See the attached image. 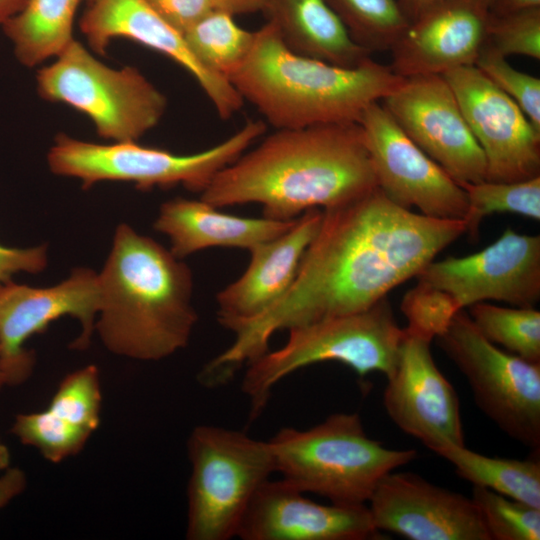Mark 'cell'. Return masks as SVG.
<instances>
[{
    "mask_svg": "<svg viewBox=\"0 0 540 540\" xmlns=\"http://www.w3.org/2000/svg\"><path fill=\"white\" fill-rule=\"evenodd\" d=\"M295 281L270 310L234 333L208 362L230 379L269 350L279 330L366 310L416 276L466 233L461 220H442L393 203L377 187L349 203L322 210Z\"/></svg>",
    "mask_w": 540,
    "mask_h": 540,
    "instance_id": "cell-1",
    "label": "cell"
},
{
    "mask_svg": "<svg viewBox=\"0 0 540 540\" xmlns=\"http://www.w3.org/2000/svg\"><path fill=\"white\" fill-rule=\"evenodd\" d=\"M358 122L277 129L212 179L200 198L211 205L255 203L266 218L294 220L377 188Z\"/></svg>",
    "mask_w": 540,
    "mask_h": 540,
    "instance_id": "cell-2",
    "label": "cell"
},
{
    "mask_svg": "<svg viewBox=\"0 0 540 540\" xmlns=\"http://www.w3.org/2000/svg\"><path fill=\"white\" fill-rule=\"evenodd\" d=\"M99 282L95 330L109 351L158 361L188 345L198 321L193 277L170 249L120 224Z\"/></svg>",
    "mask_w": 540,
    "mask_h": 540,
    "instance_id": "cell-3",
    "label": "cell"
},
{
    "mask_svg": "<svg viewBox=\"0 0 540 540\" xmlns=\"http://www.w3.org/2000/svg\"><path fill=\"white\" fill-rule=\"evenodd\" d=\"M403 77L367 59L341 67L295 53L267 20L252 49L229 77L243 100L276 129L358 122L365 109L393 91Z\"/></svg>",
    "mask_w": 540,
    "mask_h": 540,
    "instance_id": "cell-4",
    "label": "cell"
},
{
    "mask_svg": "<svg viewBox=\"0 0 540 540\" xmlns=\"http://www.w3.org/2000/svg\"><path fill=\"white\" fill-rule=\"evenodd\" d=\"M281 479L331 503H368L379 481L417 457L368 437L357 413H334L306 429L284 427L268 440Z\"/></svg>",
    "mask_w": 540,
    "mask_h": 540,
    "instance_id": "cell-5",
    "label": "cell"
},
{
    "mask_svg": "<svg viewBox=\"0 0 540 540\" xmlns=\"http://www.w3.org/2000/svg\"><path fill=\"white\" fill-rule=\"evenodd\" d=\"M288 332L282 347L247 364L242 391L250 400L253 418L262 412L278 382L309 365L334 361L361 378L375 371L389 378L403 337L387 297L366 310L320 319Z\"/></svg>",
    "mask_w": 540,
    "mask_h": 540,
    "instance_id": "cell-6",
    "label": "cell"
},
{
    "mask_svg": "<svg viewBox=\"0 0 540 540\" xmlns=\"http://www.w3.org/2000/svg\"><path fill=\"white\" fill-rule=\"evenodd\" d=\"M266 131L261 120H250L218 144L193 154L131 142L97 144L58 134L47 160L57 175L78 178L87 189L101 181H123L140 190L182 185L200 194L223 168L239 158Z\"/></svg>",
    "mask_w": 540,
    "mask_h": 540,
    "instance_id": "cell-7",
    "label": "cell"
},
{
    "mask_svg": "<svg viewBox=\"0 0 540 540\" xmlns=\"http://www.w3.org/2000/svg\"><path fill=\"white\" fill-rule=\"evenodd\" d=\"M189 540H228L259 488L276 472L268 440L215 425L196 426L187 441Z\"/></svg>",
    "mask_w": 540,
    "mask_h": 540,
    "instance_id": "cell-8",
    "label": "cell"
},
{
    "mask_svg": "<svg viewBox=\"0 0 540 540\" xmlns=\"http://www.w3.org/2000/svg\"><path fill=\"white\" fill-rule=\"evenodd\" d=\"M36 89L42 99L85 114L113 142L137 141L167 109L165 95L137 68L107 66L76 39L38 69Z\"/></svg>",
    "mask_w": 540,
    "mask_h": 540,
    "instance_id": "cell-9",
    "label": "cell"
},
{
    "mask_svg": "<svg viewBox=\"0 0 540 540\" xmlns=\"http://www.w3.org/2000/svg\"><path fill=\"white\" fill-rule=\"evenodd\" d=\"M465 376L476 404L504 433L540 450V363L487 340L465 309L435 338Z\"/></svg>",
    "mask_w": 540,
    "mask_h": 540,
    "instance_id": "cell-10",
    "label": "cell"
},
{
    "mask_svg": "<svg viewBox=\"0 0 540 540\" xmlns=\"http://www.w3.org/2000/svg\"><path fill=\"white\" fill-rule=\"evenodd\" d=\"M101 305L99 275L88 268L74 269L57 285L35 288L11 280L0 286V368L5 386L23 384L31 375L34 353L24 347L60 317L71 316L81 325L71 347L83 350L95 331Z\"/></svg>",
    "mask_w": 540,
    "mask_h": 540,
    "instance_id": "cell-11",
    "label": "cell"
},
{
    "mask_svg": "<svg viewBox=\"0 0 540 540\" xmlns=\"http://www.w3.org/2000/svg\"><path fill=\"white\" fill-rule=\"evenodd\" d=\"M358 123L377 186L388 199L430 218L464 221V189L404 133L380 101L369 105Z\"/></svg>",
    "mask_w": 540,
    "mask_h": 540,
    "instance_id": "cell-12",
    "label": "cell"
},
{
    "mask_svg": "<svg viewBox=\"0 0 540 540\" xmlns=\"http://www.w3.org/2000/svg\"><path fill=\"white\" fill-rule=\"evenodd\" d=\"M416 278L449 295L459 310L488 300L535 307L540 299V236L507 228L481 251L431 261Z\"/></svg>",
    "mask_w": 540,
    "mask_h": 540,
    "instance_id": "cell-13",
    "label": "cell"
},
{
    "mask_svg": "<svg viewBox=\"0 0 540 540\" xmlns=\"http://www.w3.org/2000/svg\"><path fill=\"white\" fill-rule=\"evenodd\" d=\"M381 104L404 133L458 184L485 180L483 151L442 75L404 78Z\"/></svg>",
    "mask_w": 540,
    "mask_h": 540,
    "instance_id": "cell-14",
    "label": "cell"
},
{
    "mask_svg": "<svg viewBox=\"0 0 540 540\" xmlns=\"http://www.w3.org/2000/svg\"><path fill=\"white\" fill-rule=\"evenodd\" d=\"M454 92L486 161L487 181L540 175V131L519 106L475 65L442 75Z\"/></svg>",
    "mask_w": 540,
    "mask_h": 540,
    "instance_id": "cell-15",
    "label": "cell"
},
{
    "mask_svg": "<svg viewBox=\"0 0 540 540\" xmlns=\"http://www.w3.org/2000/svg\"><path fill=\"white\" fill-rule=\"evenodd\" d=\"M431 342L403 328L397 364L387 378L383 404L399 429L434 451L446 443H465L457 393L438 369Z\"/></svg>",
    "mask_w": 540,
    "mask_h": 540,
    "instance_id": "cell-16",
    "label": "cell"
},
{
    "mask_svg": "<svg viewBox=\"0 0 540 540\" xmlns=\"http://www.w3.org/2000/svg\"><path fill=\"white\" fill-rule=\"evenodd\" d=\"M375 527L410 540H491L470 497L414 473L386 474L369 501Z\"/></svg>",
    "mask_w": 540,
    "mask_h": 540,
    "instance_id": "cell-17",
    "label": "cell"
},
{
    "mask_svg": "<svg viewBox=\"0 0 540 540\" xmlns=\"http://www.w3.org/2000/svg\"><path fill=\"white\" fill-rule=\"evenodd\" d=\"M79 29L89 47L105 55L116 38H126L153 49L183 67L198 83L222 119L243 106L230 81L203 66L181 33L163 20L146 0H83Z\"/></svg>",
    "mask_w": 540,
    "mask_h": 540,
    "instance_id": "cell-18",
    "label": "cell"
},
{
    "mask_svg": "<svg viewBox=\"0 0 540 540\" xmlns=\"http://www.w3.org/2000/svg\"><path fill=\"white\" fill-rule=\"evenodd\" d=\"M366 504H320L283 479H268L256 492L239 526L243 540L376 539Z\"/></svg>",
    "mask_w": 540,
    "mask_h": 540,
    "instance_id": "cell-19",
    "label": "cell"
},
{
    "mask_svg": "<svg viewBox=\"0 0 540 540\" xmlns=\"http://www.w3.org/2000/svg\"><path fill=\"white\" fill-rule=\"evenodd\" d=\"M322 215V209L307 210L284 233L249 250L250 261L243 274L216 295V315L222 327L235 333L285 296Z\"/></svg>",
    "mask_w": 540,
    "mask_h": 540,
    "instance_id": "cell-20",
    "label": "cell"
},
{
    "mask_svg": "<svg viewBox=\"0 0 540 540\" xmlns=\"http://www.w3.org/2000/svg\"><path fill=\"white\" fill-rule=\"evenodd\" d=\"M488 18L489 10L475 0H446L409 23L390 49L389 66L407 78L474 65Z\"/></svg>",
    "mask_w": 540,
    "mask_h": 540,
    "instance_id": "cell-21",
    "label": "cell"
},
{
    "mask_svg": "<svg viewBox=\"0 0 540 540\" xmlns=\"http://www.w3.org/2000/svg\"><path fill=\"white\" fill-rule=\"evenodd\" d=\"M294 220L240 217L202 200L177 197L163 203L154 222L170 240V251L183 259L209 248L251 250L288 230Z\"/></svg>",
    "mask_w": 540,
    "mask_h": 540,
    "instance_id": "cell-22",
    "label": "cell"
},
{
    "mask_svg": "<svg viewBox=\"0 0 540 540\" xmlns=\"http://www.w3.org/2000/svg\"><path fill=\"white\" fill-rule=\"evenodd\" d=\"M264 13L295 53L341 67H356L371 58L326 0H271Z\"/></svg>",
    "mask_w": 540,
    "mask_h": 540,
    "instance_id": "cell-23",
    "label": "cell"
},
{
    "mask_svg": "<svg viewBox=\"0 0 540 540\" xmlns=\"http://www.w3.org/2000/svg\"><path fill=\"white\" fill-rule=\"evenodd\" d=\"M83 0H29L1 26L18 62L32 68L56 57L74 38L73 25Z\"/></svg>",
    "mask_w": 540,
    "mask_h": 540,
    "instance_id": "cell-24",
    "label": "cell"
},
{
    "mask_svg": "<svg viewBox=\"0 0 540 540\" xmlns=\"http://www.w3.org/2000/svg\"><path fill=\"white\" fill-rule=\"evenodd\" d=\"M433 452L451 463L457 475L473 486L540 508L539 461L489 457L451 443Z\"/></svg>",
    "mask_w": 540,
    "mask_h": 540,
    "instance_id": "cell-25",
    "label": "cell"
},
{
    "mask_svg": "<svg viewBox=\"0 0 540 540\" xmlns=\"http://www.w3.org/2000/svg\"><path fill=\"white\" fill-rule=\"evenodd\" d=\"M183 37L203 66L229 79L249 55L255 31L240 27L234 16L212 9L193 24Z\"/></svg>",
    "mask_w": 540,
    "mask_h": 540,
    "instance_id": "cell-26",
    "label": "cell"
},
{
    "mask_svg": "<svg viewBox=\"0 0 540 540\" xmlns=\"http://www.w3.org/2000/svg\"><path fill=\"white\" fill-rule=\"evenodd\" d=\"M490 342L529 362L540 363V312L534 307H504L475 303L467 311Z\"/></svg>",
    "mask_w": 540,
    "mask_h": 540,
    "instance_id": "cell-27",
    "label": "cell"
},
{
    "mask_svg": "<svg viewBox=\"0 0 540 540\" xmlns=\"http://www.w3.org/2000/svg\"><path fill=\"white\" fill-rule=\"evenodd\" d=\"M351 38L370 53L390 50L409 25L398 0H326Z\"/></svg>",
    "mask_w": 540,
    "mask_h": 540,
    "instance_id": "cell-28",
    "label": "cell"
},
{
    "mask_svg": "<svg viewBox=\"0 0 540 540\" xmlns=\"http://www.w3.org/2000/svg\"><path fill=\"white\" fill-rule=\"evenodd\" d=\"M466 192V233L477 239L482 220L494 213H513L540 220V175L521 181L459 184Z\"/></svg>",
    "mask_w": 540,
    "mask_h": 540,
    "instance_id": "cell-29",
    "label": "cell"
},
{
    "mask_svg": "<svg viewBox=\"0 0 540 540\" xmlns=\"http://www.w3.org/2000/svg\"><path fill=\"white\" fill-rule=\"evenodd\" d=\"M11 432L24 445L36 448L48 461L59 463L80 452L91 434L52 413L49 409L21 413Z\"/></svg>",
    "mask_w": 540,
    "mask_h": 540,
    "instance_id": "cell-30",
    "label": "cell"
},
{
    "mask_svg": "<svg viewBox=\"0 0 540 540\" xmlns=\"http://www.w3.org/2000/svg\"><path fill=\"white\" fill-rule=\"evenodd\" d=\"M101 404L99 370L95 365H88L62 379L47 409L92 434L100 424Z\"/></svg>",
    "mask_w": 540,
    "mask_h": 540,
    "instance_id": "cell-31",
    "label": "cell"
},
{
    "mask_svg": "<svg viewBox=\"0 0 540 540\" xmlns=\"http://www.w3.org/2000/svg\"><path fill=\"white\" fill-rule=\"evenodd\" d=\"M491 540H539L540 508L473 486L472 497Z\"/></svg>",
    "mask_w": 540,
    "mask_h": 540,
    "instance_id": "cell-32",
    "label": "cell"
},
{
    "mask_svg": "<svg viewBox=\"0 0 540 540\" xmlns=\"http://www.w3.org/2000/svg\"><path fill=\"white\" fill-rule=\"evenodd\" d=\"M474 65L509 96L540 131V79L513 68L506 57L486 42Z\"/></svg>",
    "mask_w": 540,
    "mask_h": 540,
    "instance_id": "cell-33",
    "label": "cell"
},
{
    "mask_svg": "<svg viewBox=\"0 0 540 540\" xmlns=\"http://www.w3.org/2000/svg\"><path fill=\"white\" fill-rule=\"evenodd\" d=\"M485 42L504 57L540 59V7L506 15L489 13Z\"/></svg>",
    "mask_w": 540,
    "mask_h": 540,
    "instance_id": "cell-34",
    "label": "cell"
},
{
    "mask_svg": "<svg viewBox=\"0 0 540 540\" xmlns=\"http://www.w3.org/2000/svg\"><path fill=\"white\" fill-rule=\"evenodd\" d=\"M401 310L407 319L405 328L430 340L440 335L459 311L449 295L418 281L404 295Z\"/></svg>",
    "mask_w": 540,
    "mask_h": 540,
    "instance_id": "cell-35",
    "label": "cell"
},
{
    "mask_svg": "<svg viewBox=\"0 0 540 540\" xmlns=\"http://www.w3.org/2000/svg\"><path fill=\"white\" fill-rule=\"evenodd\" d=\"M154 11L182 35L213 8L209 0H146Z\"/></svg>",
    "mask_w": 540,
    "mask_h": 540,
    "instance_id": "cell-36",
    "label": "cell"
},
{
    "mask_svg": "<svg viewBox=\"0 0 540 540\" xmlns=\"http://www.w3.org/2000/svg\"><path fill=\"white\" fill-rule=\"evenodd\" d=\"M47 265V248H9L0 245V286L18 272L38 273Z\"/></svg>",
    "mask_w": 540,
    "mask_h": 540,
    "instance_id": "cell-37",
    "label": "cell"
},
{
    "mask_svg": "<svg viewBox=\"0 0 540 540\" xmlns=\"http://www.w3.org/2000/svg\"><path fill=\"white\" fill-rule=\"evenodd\" d=\"M27 485L25 473L15 467H9L0 474V509L20 495Z\"/></svg>",
    "mask_w": 540,
    "mask_h": 540,
    "instance_id": "cell-38",
    "label": "cell"
},
{
    "mask_svg": "<svg viewBox=\"0 0 540 540\" xmlns=\"http://www.w3.org/2000/svg\"><path fill=\"white\" fill-rule=\"evenodd\" d=\"M213 9L232 16L264 12L271 0H209Z\"/></svg>",
    "mask_w": 540,
    "mask_h": 540,
    "instance_id": "cell-39",
    "label": "cell"
},
{
    "mask_svg": "<svg viewBox=\"0 0 540 540\" xmlns=\"http://www.w3.org/2000/svg\"><path fill=\"white\" fill-rule=\"evenodd\" d=\"M539 7L540 0H493L489 13L494 16H501Z\"/></svg>",
    "mask_w": 540,
    "mask_h": 540,
    "instance_id": "cell-40",
    "label": "cell"
},
{
    "mask_svg": "<svg viewBox=\"0 0 540 540\" xmlns=\"http://www.w3.org/2000/svg\"><path fill=\"white\" fill-rule=\"evenodd\" d=\"M444 1L446 0H398L403 13L409 22L414 21L423 13Z\"/></svg>",
    "mask_w": 540,
    "mask_h": 540,
    "instance_id": "cell-41",
    "label": "cell"
},
{
    "mask_svg": "<svg viewBox=\"0 0 540 540\" xmlns=\"http://www.w3.org/2000/svg\"><path fill=\"white\" fill-rule=\"evenodd\" d=\"M29 0H0V26L19 14Z\"/></svg>",
    "mask_w": 540,
    "mask_h": 540,
    "instance_id": "cell-42",
    "label": "cell"
},
{
    "mask_svg": "<svg viewBox=\"0 0 540 540\" xmlns=\"http://www.w3.org/2000/svg\"><path fill=\"white\" fill-rule=\"evenodd\" d=\"M10 467V452L0 440V474Z\"/></svg>",
    "mask_w": 540,
    "mask_h": 540,
    "instance_id": "cell-43",
    "label": "cell"
},
{
    "mask_svg": "<svg viewBox=\"0 0 540 540\" xmlns=\"http://www.w3.org/2000/svg\"><path fill=\"white\" fill-rule=\"evenodd\" d=\"M475 1L488 10L493 2V0H475Z\"/></svg>",
    "mask_w": 540,
    "mask_h": 540,
    "instance_id": "cell-44",
    "label": "cell"
},
{
    "mask_svg": "<svg viewBox=\"0 0 540 540\" xmlns=\"http://www.w3.org/2000/svg\"><path fill=\"white\" fill-rule=\"evenodd\" d=\"M5 386V382H4V378H3V375H2V371H1V368H0V390L2 389V387Z\"/></svg>",
    "mask_w": 540,
    "mask_h": 540,
    "instance_id": "cell-45",
    "label": "cell"
}]
</instances>
